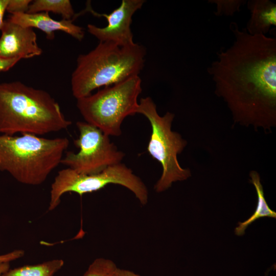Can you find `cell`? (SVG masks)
Returning a JSON list of instances; mask_svg holds the SVG:
<instances>
[{
  "label": "cell",
  "mask_w": 276,
  "mask_h": 276,
  "mask_svg": "<svg viewBox=\"0 0 276 276\" xmlns=\"http://www.w3.org/2000/svg\"><path fill=\"white\" fill-rule=\"evenodd\" d=\"M229 28L234 42L221 48L207 69L215 93L235 123L269 131L276 126V38L250 35L236 22Z\"/></svg>",
  "instance_id": "cell-1"
},
{
  "label": "cell",
  "mask_w": 276,
  "mask_h": 276,
  "mask_svg": "<svg viewBox=\"0 0 276 276\" xmlns=\"http://www.w3.org/2000/svg\"><path fill=\"white\" fill-rule=\"evenodd\" d=\"M72 123L47 91L18 81L0 83V134L43 135Z\"/></svg>",
  "instance_id": "cell-2"
},
{
  "label": "cell",
  "mask_w": 276,
  "mask_h": 276,
  "mask_svg": "<svg viewBox=\"0 0 276 276\" xmlns=\"http://www.w3.org/2000/svg\"><path fill=\"white\" fill-rule=\"evenodd\" d=\"M146 53L145 48L136 43L120 45L100 42L94 49L78 57L71 80L73 95L76 99L85 97L96 88L139 75Z\"/></svg>",
  "instance_id": "cell-3"
},
{
  "label": "cell",
  "mask_w": 276,
  "mask_h": 276,
  "mask_svg": "<svg viewBox=\"0 0 276 276\" xmlns=\"http://www.w3.org/2000/svg\"><path fill=\"white\" fill-rule=\"evenodd\" d=\"M68 145L66 137L0 134V171L20 183L41 185L61 163Z\"/></svg>",
  "instance_id": "cell-4"
},
{
  "label": "cell",
  "mask_w": 276,
  "mask_h": 276,
  "mask_svg": "<svg viewBox=\"0 0 276 276\" xmlns=\"http://www.w3.org/2000/svg\"><path fill=\"white\" fill-rule=\"evenodd\" d=\"M141 83L139 75L130 77L77 99V107L85 122L108 136H119L124 120L137 113Z\"/></svg>",
  "instance_id": "cell-5"
},
{
  "label": "cell",
  "mask_w": 276,
  "mask_h": 276,
  "mask_svg": "<svg viewBox=\"0 0 276 276\" xmlns=\"http://www.w3.org/2000/svg\"><path fill=\"white\" fill-rule=\"evenodd\" d=\"M137 113L144 115L150 123L152 131L147 150L163 169L161 176L154 186L155 191L164 192L173 182L187 179L191 175V172L181 167L177 159V155L184 150L187 142L171 129L174 114L167 112L160 116L156 104L149 97L140 99Z\"/></svg>",
  "instance_id": "cell-6"
},
{
  "label": "cell",
  "mask_w": 276,
  "mask_h": 276,
  "mask_svg": "<svg viewBox=\"0 0 276 276\" xmlns=\"http://www.w3.org/2000/svg\"><path fill=\"white\" fill-rule=\"evenodd\" d=\"M108 184L126 188L142 205L148 202V191L145 183L130 168L120 163L96 174H79L69 168L59 171L51 185L49 211L58 206L61 196L65 193L74 192L82 195L98 191Z\"/></svg>",
  "instance_id": "cell-7"
},
{
  "label": "cell",
  "mask_w": 276,
  "mask_h": 276,
  "mask_svg": "<svg viewBox=\"0 0 276 276\" xmlns=\"http://www.w3.org/2000/svg\"><path fill=\"white\" fill-rule=\"evenodd\" d=\"M79 135L74 141L77 153L68 151L61 164L79 174H96L121 163L125 154L111 142L109 136L85 122L76 123Z\"/></svg>",
  "instance_id": "cell-8"
},
{
  "label": "cell",
  "mask_w": 276,
  "mask_h": 276,
  "mask_svg": "<svg viewBox=\"0 0 276 276\" xmlns=\"http://www.w3.org/2000/svg\"><path fill=\"white\" fill-rule=\"evenodd\" d=\"M145 2L144 0H123L120 6L109 14L98 13L93 10L89 3H87L86 11L96 16L105 17L107 21V25L103 28L88 24V32L100 42H111L120 45L133 44L131 30L132 17Z\"/></svg>",
  "instance_id": "cell-9"
},
{
  "label": "cell",
  "mask_w": 276,
  "mask_h": 276,
  "mask_svg": "<svg viewBox=\"0 0 276 276\" xmlns=\"http://www.w3.org/2000/svg\"><path fill=\"white\" fill-rule=\"evenodd\" d=\"M0 57L28 59L40 55L42 49L33 28L25 27L7 19L1 30Z\"/></svg>",
  "instance_id": "cell-10"
},
{
  "label": "cell",
  "mask_w": 276,
  "mask_h": 276,
  "mask_svg": "<svg viewBox=\"0 0 276 276\" xmlns=\"http://www.w3.org/2000/svg\"><path fill=\"white\" fill-rule=\"evenodd\" d=\"M7 19L25 27L38 29L50 40L54 38V33L58 31L64 32L79 41L82 40L84 36L83 28L73 24V20H55L50 17L48 12L13 13Z\"/></svg>",
  "instance_id": "cell-11"
},
{
  "label": "cell",
  "mask_w": 276,
  "mask_h": 276,
  "mask_svg": "<svg viewBox=\"0 0 276 276\" xmlns=\"http://www.w3.org/2000/svg\"><path fill=\"white\" fill-rule=\"evenodd\" d=\"M250 16L245 28L250 35L263 34L276 26V5L269 0H250L247 2Z\"/></svg>",
  "instance_id": "cell-12"
},
{
  "label": "cell",
  "mask_w": 276,
  "mask_h": 276,
  "mask_svg": "<svg viewBox=\"0 0 276 276\" xmlns=\"http://www.w3.org/2000/svg\"><path fill=\"white\" fill-rule=\"evenodd\" d=\"M249 175L251 178L250 181L254 186L257 192V205L255 212L248 219L242 222H238V226L235 229V234L238 236H243L247 227L257 219L263 217H276L275 212L270 209L265 199L259 174L256 171H252Z\"/></svg>",
  "instance_id": "cell-13"
},
{
  "label": "cell",
  "mask_w": 276,
  "mask_h": 276,
  "mask_svg": "<svg viewBox=\"0 0 276 276\" xmlns=\"http://www.w3.org/2000/svg\"><path fill=\"white\" fill-rule=\"evenodd\" d=\"M62 259H54L35 265L9 269L2 276H54L63 266Z\"/></svg>",
  "instance_id": "cell-14"
},
{
  "label": "cell",
  "mask_w": 276,
  "mask_h": 276,
  "mask_svg": "<svg viewBox=\"0 0 276 276\" xmlns=\"http://www.w3.org/2000/svg\"><path fill=\"white\" fill-rule=\"evenodd\" d=\"M52 12L61 15L64 19L73 20L75 14L69 0H35L29 6L27 13Z\"/></svg>",
  "instance_id": "cell-15"
},
{
  "label": "cell",
  "mask_w": 276,
  "mask_h": 276,
  "mask_svg": "<svg viewBox=\"0 0 276 276\" xmlns=\"http://www.w3.org/2000/svg\"><path fill=\"white\" fill-rule=\"evenodd\" d=\"M117 268L113 261L98 258L89 265L83 276H111Z\"/></svg>",
  "instance_id": "cell-16"
},
{
  "label": "cell",
  "mask_w": 276,
  "mask_h": 276,
  "mask_svg": "<svg viewBox=\"0 0 276 276\" xmlns=\"http://www.w3.org/2000/svg\"><path fill=\"white\" fill-rule=\"evenodd\" d=\"M209 3L216 5V16H233L240 11L241 7L246 3L244 0H209Z\"/></svg>",
  "instance_id": "cell-17"
},
{
  "label": "cell",
  "mask_w": 276,
  "mask_h": 276,
  "mask_svg": "<svg viewBox=\"0 0 276 276\" xmlns=\"http://www.w3.org/2000/svg\"><path fill=\"white\" fill-rule=\"evenodd\" d=\"M31 0H9L6 11L11 14L27 12Z\"/></svg>",
  "instance_id": "cell-18"
},
{
  "label": "cell",
  "mask_w": 276,
  "mask_h": 276,
  "mask_svg": "<svg viewBox=\"0 0 276 276\" xmlns=\"http://www.w3.org/2000/svg\"><path fill=\"white\" fill-rule=\"evenodd\" d=\"M24 251L21 249H16L9 253L0 255V263L10 262L22 257Z\"/></svg>",
  "instance_id": "cell-19"
},
{
  "label": "cell",
  "mask_w": 276,
  "mask_h": 276,
  "mask_svg": "<svg viewBox=\"0 0 276 276\" xmlns=\"http://www.w3.org/2000/svg\"><path fill=\"white\" fill-rule=\"evenodd\" d=\"M20 59H5L0 57V72H6L14 66Z\"/></svg>",
  "instance_id": "cell-20"
},
{
  "label": "cell",
  "mask_w": 276,
  "mask_h": 276,
  "mask_svg": "<svg viewBox=\"0 0 276 276\" xmlns=\"http://www.w3.org/2000/svg\"><path fill=\"white\" fill-rule=\"evenodd\" d=\"M111 276H142L128 269L117 268Z\"/></svg>",
  "instance_id": "cell-21"
},
{
  "label": "cell",
  "mask_w": 276,
  "mask_h": 276,
  "mask_svg": "<svg viewBox=\"0 0 276 276\" xmlns=\"http://www.w3.org/2000/svg\"><path fill=\"white\" fill-rule=\"evenodd\" d=\"M9 0H0V31L4 25V16L6 11Z\"/></svg>",
  "instance_id": "cell-22"
},
{
  "label": "cell",
  "mask_w": 276,
  "mask_h": 276,
  "mask_svg": "<svg viewBox=\"0 0 276 276\" xmlns=\"http://www.w3.org/2000/svg\"><path fill=\"white\" fill-rule=\"evenodd\" d=\"M10 269L9 262L0 263V276H2L3 273Z\"/></svg>",
  "instance_id": "cell-23"
}]
</instances>
